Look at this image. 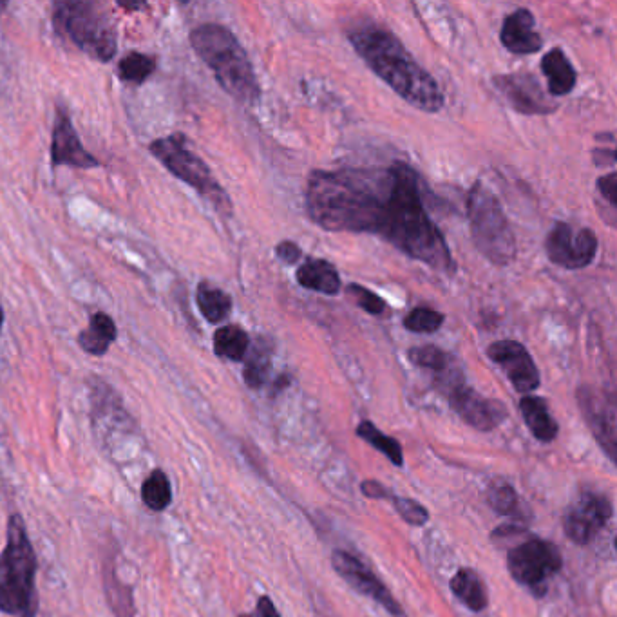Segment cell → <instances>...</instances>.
Instances as JSON below:
<instances>
[{
    "mask_svg": "<svg viewBox=\"0 0 617 617\" xmlns=\"http://www.w3.org/2000/svg\"><path fill=\"white\" fill-rule=\"evenodd\" d=\"M306 209L324 230L375 234L438 272H456L446 239L422 201L417 172L408 163L314 171L306 187Z\"/></svg>",
    "mask_w": 617,
    "mask_h": 617,
    "instance_id": "cell-1",
    "label": "cell"
},
{
    "mask_svg": "<svg viewBox=\"0 0 617 617\" xmlns=\"http://www.w3.org/2000/svg\"><path fill=\"white\" fill-rule=\"evenodd\" d=\"M353 49L375 75L424 113H438L444 107V93L390 29L377 24H359L348 33Z\"/></svg>",
    "mask_w": 617,
    "mask_h": 617,
    "instance_id": "cell-2",
    "label": "cell"
},
{
    "mask_svg": "<svg viewBox=\"0 0 617 617\" xmlns=\"http://www.w3.org/2000/svg\"><path fill=\"white\" fill-rule=\"evenodd\" d=\"M190 46L216 76L219 86L243 104L261 96L256 71L236 35L219 24H201L190 31Z\"/></svg>",
    "mask_w": 617,
    "mask_h": 617,
    "instance_id": "cell-3",
    "label": "cell"
},
{
    "mask_svg": "<svg viewBox=\"0 0 617 617\" xmlns=\"http://www.w3.org/2000/svg\"><path fill=\"white\" fill-rule=\"evenodd\" d=\"M37 556L19 514H11L8 542L0 556V610L17 617H35L38 610Z\"/></svg>",
    "mask_w": 617,
    "mask_h": 617,
    "instance_id": "cell-4",
    "label": "cell"
},
{
    "mask_svg": "<svg viewBox=\"0 0 617 617\" xmlns=\"http://www.w3.org/2000/svg\"><path fill=\"white\" fill-rule=\"evenodd\" d=\"M53 24L58 35L100 62L116 55V29L100 4L87 0H60L53 8Z\"/></svg>",
    "mask_w": 617,
    "mask_h": 617,
    "instance_id": "cell-5",
    "label": "cell"
},
{
    "mask_svg": "<svg viewBox=\"0 0 617 617\" xmlns=\"http://www.w3.org/2000/svg\"><path fill=\"white\" fill-rule=\"evenodd\" d=\"M467 214L478 252L493 265H511L518 254L513 228L505 218L500 201L482 181H476L469 190Z\"/></svg>",
    "mask_w": 617,
    "mask_h": 617,
    "instance_id": "cell-6",
    "label": "cell"
},
{
    "mask_svg": "<svg viewBox=\"0 0 617 617\" xmlns=\"http://www.w3.org/2000/svg\"><path fill=\"white\" fill-rule=\"evenodd\" d=\"M185 142L187 140L183 134H171L154 140L149 145V151L167 171L172 172V176L198 190L219 212L230 216L232 203L227 192L214 180L207 163L190 151Z\"/></svg>",
    "mask_w": 617,
    "mask_h": 617,
    "instance_id": "cell-7",
    "label": "cell"
},
{
    "mask_svg": "<svg viewBox=\"0 0 617 617\" xmlns=\"http://www.w3.org/2000/svg\"><path fill=\"white\" fill-rule=\"evenodd\" d=\"M507 567L514 581L531 589L536 596H543L549 580L563 567V560L554 543L531 538L509 551Z\"/></svg>",
    "mask_w": 617,
    "mask_h": 617,
    "instance_id": "cell-8",
    "label": "cell"
},
{
    "mask_svg": "<svg viewBox=\"0 0 617 617\" xmlns=\"http://www.w3.org/2000/svg\"><path fill=\"white\" fill-rule=\"evenodd\" d=\"M545 252L554 265L581 270L587 268L598 254V238L590 228L574 230L569 223L558 221L547 236Z\"/></svg>",
    "mask_w": 617,
    "mask_h": 617,
    "instance_id": "cell-9",
    "label": "cell"
},
{
    "mask_svg": "<svg viewBox=\"0 0 617 617\" xmlns=\"http://www.w3.org/2000/svg\"><path fill=\"white\" fill-rule=\"evenodd\" d=\"M612 514H614V507L607 496L583 494L565 514L563 529L570 542L587 545L598 536L601 529H605Z\"/></svg>",
    "mask_w": 617,
    "mask_h": 617,
    "instance_id": "cell-10",
    "label": "cell"
},
{
    "mask_svg": "<svg viewBox=\"0 0 617 617\" xmlns=\"http://www.w3.org/2000/svg\"><path fill=\"white\" fill-rule=\"evenodd\" d=\"M332 565L342 580L346 581L348 585H352L353 589L357 590L359 594L366 596V598L375 599L380 607L386 608L390 612L391 616L404 617V610L391 596L388 587L359 558H355L350 552L333 551Z\"/></svg>",
    "mask_w": 617,
    "mask_h": 617,
    "instance_id": "cell-11",
    "label": "cell"
},
{
    "mask_svg": "<svg viewBox=\"0 0 617 617\" xmlns=\"http://www.w3.org/2000/svg\"><path fill=\"white\" fill-rule=\"evenodd\" d=\"M487 357L505 371L513 388L520 393H532L540 388V371L531 353L522 342L496 341L487 348Z\"/></svg>",
    "mask_w": 617,
    "mask_h": 617,
    "instance_id": "cell-12",
    "label": "cell"
},
{
    "mask_svg": "<svg viewBox=\"0 0 617 617\" xmlns=\"http://www.w3.org/2000/svg\"><path fill=\"white\" fill-rule=\"evenodd\" d=\"M447 399L456 415L478 431H493L507 418V408L502 402L487 399L466 384H458L455 390L449 391Z\"/></svg>",
    "mask_w": 617,
    "mask_h": 617,
    "instance_id": "cell-13",
    "label": "cell"
},
{
    "mask_svg": "<svg viewBox=\"0 0 617 617\" xmlns=\"http://www.w3.org/2000/svg\"><path fill=\"white\" fill-rule=\"evenodd\" d=\"M494 84L518 113L545 116L558 109V104L552 102L551 96L540 86L538 78L531 73L494 76Z\"/></svg>",
    "mask_w": 617,
    "mask_h": 617,
    "instance_id": "cell-14",
    "label": "cell"
},
{
    "mask_svg": "<svg viewBox=\"0 0 617 617\" xmlns=\"http://www.w3.org/2000/svg\"><path fill=\"white\" fill-rule=\"evenodd\" d=\"M580 406L590 428L607 449L610 458H616V404L612 395H605L592 388H581Z\"/></svg>",
    "mask_w": 617,
    "mask_h": 617,
    "instance_id": "cell-15",
    "label": "cell"
},
{
    "mask_svg": "<svg viewBox=\"0 0 617 617\" xmlns=\"http://www.w3.org/2000/svg\"><path fill=\"white\" fill-rule=\"evenodd\" d=\"M51 160H53V165H69L76 169L100 167V162L91 152L86 151L84 143L80 142L75 125L62 107H58L55 129H53Z\"/></svg>",
    "mask_w": 617,
    "mask_h": 617,
    "instance_id": "cell-16",
    "label": "cell"
},
{
    "mask_svg": "<svg viewBox=\"0 0 617 617\" xmlns=\"http://www.w3.org/2000/svg\"><path fill=\"white\" fill-rule=\"evenodd\" d=\"M534 15L529 10H516L504 20L500 40L514 55H534L543 48L540 33L534 29Z\"/></svg>",
    "mask_w": 617,
    "mask_h": 617,
    "instance_id": "cell-17",
    "label": "cell"
},
{
    "mask_svg": "<svg viewBox=\"0 0 617 617\" xmlns=\"http://www.w3.org/2000/svg\"><path fill=\"white\" fill-rule=\"evenodd\" d=\"M408 359L418 368L431 371L446 393L455 390L458 384H464L462 373L456 368L455 359L433 344L411 348Z\"/></svg>",
    "mask_w": 617,
    "mask_h": 617,
    "instance_id": "cell-18",
    "label": "cell"
},
{
    "mask_svg": "<svg viewBox=\"0 0 617 617\" xmlns=\"http://www.w3.org/2000/svg\"><path fill=\"white\" fill-rule=\"evenodd\" d=\"M542 71L547 78L549 95L565 96L570 95L578 82L576 69L570 64L567 55L560 48H554L543 57Z\"/></svg>",
    "mask_w": 617,
    "mask_h": 617,
    "instance_id": "cell-19",
    "label": "cell"
},
{
    "mask_svg": "<svg viewBox=\"0 0 617 617\" xmlns=\"http://www.w3.org/2000/svg\"><path fill=\"white\" fill-rule=\"evenodd\" d=\"M297 283L319 294L337 295L341 292V277L335 266L324 259H308L297 270Z\"/></svg>",
    "mask_w": 617,
    "mask_h": 617,
    "instance_id": "cell-20",
    "label": "cell"
},
{
    "mask_svg": "<svg viewBox=\"0 0 617 617\" xmlns=\"http://www.w3.org/2000/svg\"><path fill=\"white\" fill-rule=\"evenodd\" d=\"M520 411L527 428L531 431L534 438L540 442H552L560 433L558 422L551 417L549 406L542 397L527 395L520 400Z\"/></svg>",
    "mask_w": 617,
    "mask_h": 617,
    "instance_id": "cell-21",
    "label": "cell"
},
{
    "mask_svg": "<svg viewBox=\"0 0 617 617\" xmlns=\"http://www.w3.org/2000/svg\"><path fill=\"white\" fill-rule=\"evenodd\" d=\"M116 337H118V330H116L113 319L104 312H98L91 317L89 326L80 332L76 341L84 352L100 357L107 353L109 346L116 341Z\"/></svg>",
    "mask_w": 617,
    "mask_h": 617,
    "instance_id": "cell-22",
    "label": "cell"
},
{
    "mask_svg": "<svg viewBox=\"0 0 617 617\" xmlns=\"http://www.w3.org/2000/svg\"><path fill=\"white\" fill-rule=\"evenodd\" d=\"M456 598L460 599L473 612H482L487 608V592L484 581L473 569H460L449 583Z\"/></svg>",
    "mask_w": 617,
    "mask_h": 617,
    "instance_id": "cell-23",
    "label": "cell"
},
{
    "mask_svg": "<svg viewBox=\"0 0 617 617\" xmlns=\"http://www.w3.org/2000/svg\"><path fill=\"white\" fill-rule=\"evenodd\" d=\"M243 361H245L243 377H245L248 388H252V390L263 388L266 379H268L270 368H272V346H270V342L263 337L257 339L254 348H248Z\"/></svg>",
    "mask_w": 617,
    "mask_h": 617,
    "instance_id": "cell-24",
    "label": "cell"
},
{
    "mask_svg": "<svg viewBox=\"0 0 617 617\" xmlns=\"http://www.w3.org/2000/svg\"><path fill=\"white\" fill-rule=\"evenodd\" d=\"M196 303H198L201 315L212 324L227 321L228 315L232 312L230 295L210 283H200L198 292H196Z\"/></svg>",
    "mask_w": 617,
    "mask_h": 617,
    "instance_id": "cell-25",
    "label": "cell"
},
{
    "mask_svg": "<svg viewBox=\"0 0 617 617\" xmlns=\"http://www.w3.org/2000/svg\"><path fill=\"white\" fill-rule=\"evenodd\" d=\"M250 348L248 333L238 324H227L214 333V352L228 361L241 362Z\"/></svg>",
    "mask_w": 617,
    "mask_h": 617,
    "instance_id": "cell-26",
    "label": "cell"
},
{
    "mask_svg": "<svg viewBox=\"0 0 617 617\" xmlns=\"http://www.w3.org/2000/svg\"><path fill=\"white\" fill-rule=\"evenodd\" d=\"M143 504L154 513H162L172 504V487L169 476L162 469H154L151 475L145 478L142 485Z\"/></svg>",
    "mask_w": 617,
    "mask_h": 617,
    "instance_id": "cell-27",
    "label": "cell"
},
{
    "mask_svg": "<svg viewBox=\"0 0 617 617\" xmlns=\"http://www.w3.org/2000/svg\"><path fill=\"white\" fill-rule=\"evenodd\" d=\"M357 437H361L362 440H366L371 447H375L377 451H380L382 455L388 456L393 466H404V455H402V446L395 438L388 437L380 431L373 422L370 420H364L359 424V428L355 429Z\"/></svg>",
    "mask_w": 617,
    "mask_h": 617,
    "instance_id": "cell-28",
    "label": "cell"
},
{
    "mask_svg": "<svg viewBox=\"0 0 617 617\" xmlns=\"http://www.w3.org/2000/svg\"><path fill=\"white\" fill-rule=\"evenodd\" d=\"M156 60L149 57V55H143L138 51H133L129 55H125L120 64H118V76L120 80L129 82V84H136V86H142L143 82L149 78V76L156 71Z\"/></svg>",
    "mask_w": 617,
    "mask_h": 617,
    "instance_id": "cell-29",
    "label": "cell"
},
{
    "mask_svg": "<svg viewBox=\"0 0 617 617\" xmlns=\"http://www.w3.org/2000/svg\"><path fill=\"white\" fill-rule=\"evenodd\" d=\"M442 324H444V315L428 306H418L415 310H411L404 319V326L413 333H435L440 330Z\"/></svg>",
    "mask_w": 617,
    "mask_h": 617,
    "instance_id": "cell-30",
    "label": "cell"
},
{
    "mask_svg": "<svg viewBox=\"0 0 617 617\" xmlns=\"http://www.w3.org/2000/svg\"><path fill=\"white\" fill-rule=\"evenodd\" d=\"M487 504L493 507V511L504 516H511L518 511V494L513 485L507 482H494L487 489Z\"/></svg>",
    "mask_w": 617,
    "mask_h": 617,
    "instance_id": "cell-31",
    "label": "cell"
},
{
    "mask_svg": "<svg viewBox=\"0 0 617 617\" xmlns=\"http://www.w3.org/2000/svg\"><path fill=\"white\" fill-rule=\"evenodd\" d=\"M391 504L395 507V511L400 514V518H402L404 522H408L409 525L422 527V525L428 523V509H426L424 505L418 504L417 500L393 496V498H391Z\"/></svg>",
    "mask_w": 617,
    "mask_h": 617,
    "instance_id": "cell-32",
    "label": "cell"
},
{
    "mask_svg": "<svg viewBox=\"0 0 617 617\" xmlns=\"http://www.w3.org/2000/svg\"><path fill=\"white\" fill-rule=\"evenodd\" d=\"M346 294L350 295L353 303L362 308L364 312L371 315H382L386 310V303L380 299L379 295L373 294L368 288L361 285H350L346 288Z\"/></svg>",
    "mask_w": 617,
    "mask_h": 617,
    "instance_id": "cell-33",
    "label": "cell"
},
{
    "mask_svg": "<svg viewBox=\"0 0 617 617\" xmlns=\"http://www.w3.org/2000/svg\"><path fill=\"white\" fill-rule=\"evenodd\" d=\"M599 194L608 201V205L614 209L616 207V189H617V174L610 172L607 176L598 180Z\"/></svg>",
    "mask_w": 617,
    "mask_h": 617,
    "instance_id": "cell-34",
    "label": "cell"
},
{
    "mask_svg": "<svg viewBox=\"0 0 617 617\" xmlns=\"http://www.w3.org/2000/svg\"><path fill=\"white\" fill-rule=\"evenodd\" d=\"M361 491L364 496L373 498V500H382V498H393L395 494L391 493L386 485L380 484L377 480H366L362 482Z\"/></svg>",
    "mask_w": 617,
    "mask_h": 617,
    "instance_id": "cell-35",
    "label": "cell"
},
{
    "mask_svg": "<svg viewBox=\"0 0 617 617\" xmlns=\"http://www.w3.org/2000/svg\"><path fill=\"white\" fill-rule=\"evenodd\" d=\"M276 254L281 261H285L288 265H295L301 257V248L297 247L294 241H281L276 247Z\"/></svg>",
    "mask_w": 617,
    "mask_h": 617,
    "instance_id": "cell-36",
    "label": "cell"
},
{
    "mask_svg": "<svg viewBox=\"0 0 617 617\" xmlns=\"http://www.w3.org/2000/svg\"><path fill=\"white\" fill-rule=\"evenodd\" d=\"M238 617H281L279 616V612H277L276 605H274V601L268 598V596H263V598L259 599V603H257L256 612H252V614H241Z\"/></svg>",
    "mask_w": 617,
    "mask_h": 617,
    "instance_id": "cell-37",
    "label": "cell"
},
{
    "mask_svg": "<svg viewBox=\"0 0 617 617\" xmlns=\"http://www.w3.org/2000/svg\"><path fill=\"white\" fill-rule=\"evenodd\" d=\"M2 324H4V310L0 308V330H2Z\"/></svg>",
    "mask_w": 617,
    "mask_h": 617,
    "instance_id": "cell-38",
    "label": "cell"
},
{
    "mask_svg": "<svg viewBox=\"0 0 617 617\" xmlns=\"http://www.w3.org/2000/svg\"><path fill=\"white\" fill-rule=\"evenodd\" d=\"M4 8H6V4H2V2H0V15H2V11H4Z\"/></svg>",
    "mask_w": 617,
    "mask_h": 617,
    "instance_id": "cell-39",
    "label": "cell"
}]
</instances>
